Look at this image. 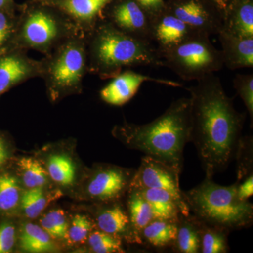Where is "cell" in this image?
<instances>
[{
	"mask_svg": "<svg viewBox=\"0 0 253 253\" xmlns=\"http://www.w3.org/2000/svg\"><path fill=\"white\" fill-rule=\"evenodd\" d=\"M236 192L239 199L249 201L253 194V176H249L244 180L236 181Z\"/></svg>",
	"mask_w": 253,
	"mask_h": 253,
	"instance_id": "d590c367",
	"label": "cell"
},
{
	"mask_svg": "<svg viewBox=\"0 0 253 253\" xmlns=\"http://www.w3.org/2000/svg\"><path fill=\"white\" fill-rule=\"evenodd\" d=\"M151 21L166 10L163 0H136Z\"/></svg>",
	"mask_w": 253,
	"mask_h": 253,
	"instance_id": "e575fe53",
	"label": "cell"
},
{
	"mask_svg": "<svg viewBox=\"0 0 253 253\" xmlns=\"http://www.w3.org/2000/svg\"><path fill=\"white\" fill-rule=\"evenodd\" d=\"M234 87L236 93L242 99L247 109L251 121V127L253 123V75L237 74L234 78Z\"/></svg>",
	"mask_w": 253,
	"mask_h": 253,
	"instance_id": "d6a6232c",
	"label": "cell"
},
{
	"mask_svg": "<svg viewBox=\"0 0 253 253\" xmlns=\"http://www.w3.org/2000/svg\"><path fill=\"white\" fill-rule=\"evenodd\" d=\"M138 189L151 206L154 219L177 221L181 214V210L172 195L163 189L150 188Z\"/></svg>",
	"mask_w": 253,
	"mask_h": 253,
	"instance_id": "ac0fdd59",
	"label": "cell"
},
{
	"mask_svg": "<svg viewBox=\"0 0 253 253\" xmlns=\"http://www.w3.org/2000/svg\"><path fill=\"white\" fill-rule=\"evenodd\" d=\"M126 211L130 221L131 230L136 244H141V233L151 221L154 220L151 206L141 191L135 187H130L127 193Z\"/></svg>",
	"mask_w": 253,
	"mask_h": 253,
	"instance_id": "e0dca14e",
	"label": "cell"
},
{
	"mask_svg": "<svg viewBox=\"0 0 253 253\" xmlns=\"http://www.w3.org/2000/svg\"><path fill=\"white\" fill-rule=\"evenodd\" d=\"M11 32V23L7 16L0 11V46L9 38Z\"/></svg>",
	"mask_w": 253,
	"mask_h": 253,
	"instance_id": "8d00e7d4",
	"label": "cell"
},
{
	"mask_svg": "<svg viewBox=\"0 0 253 253\" xmlns=\"http://www.w3.org/2000/svg\"><path fill=\"white\" fill-rule=\"evenodd\" d=\"M59 27L54 18L41 11H37L28 16L23 26L25 41L31 45L46 46L57 36Z\"/></svg>",
	"mask_w": 253,
	"mask_h": 253,
	"instance_id": "9a60e30c",
	"label": "cell"
},
{
	"mask_svg": "<svg viewBox=\"0 0 253 253\" xmlns=\"http://www.w3.org/2000/svg\"><path fill=\"white\" fill-rule=\"evenodd\" d=\"M237 162V182L253 176V139L252 136H241L235 155Z\"/></svg>",
	"mask_w": 253,
	"mask_h": 253,
	"instance_id": "f1b7e54d",
	"label": "cell"
},
{
	"mask_svg": "<svg viewBox=\"0 0 253 253\" xmlns=\"http://www.w3.org/2000/svg\"><path fill=\"white\" fill-rule=\"evenodd\" d=\"M111 17L115 27L120 31L153 42L151 20L136 0H126L118 4Z\"/></svg>",
	"mask_w": 253,
	"mask_h": 253,
	"instance_id": "30bf717a",
	"label": "cell"
},
{
	"mask_svg": "<svg viewBox=\"0 0 253 253\" xmlns=\"http://www.w3.org/2000/svg\"><path fill=\"white\" fill-rule=\"evenodd\" d=\"M145 82H153L173 87H182V84L176 82L150 77L141 73L127 71L116 76L101 91L100 94L101 99L107 104L113 106H122L137 93L141 84Z\"/></svg>",
	"mask_w": 253,
	"mask_h": 253,
	"instance_id": "9c48e42d",
	"label": "cell"
},
{
	"mask_svg": "<svg viewBox=\"0 0 253 253\" xmlns=\"http://www.w3.org/2000/svg\"><path fill=\"white\" fill-rule=\"evenodd\" d=\"M91 251L96 253H123L122 240L99 230H93L88 237Z\"/></svg>",
	"mask_w": 253,
	"mask_h": 253,
	"instance_id": "4dcf8cb0",
	"label": "cell"
},
{
	"mask_svg": "<svg viewBox=\"0 0 253 253\" xmlns=\"http://www.w3.org/2000/svg\"><path fill=\"white\" fill-rule=\"evenodd\" d=\"M106 204L107 206L100 208L96 214L98 229L122 241L126 240L129 244H136L126 208L123 207L118 201Z\"/></svg>",
	"mask_w": 253,
	"mask_h": 253,
	"instance_id": "5bb4252c",
	"label": "cell"
},
{
	"mask_svg": "<svg viewBox=\"0 0 253 253\" xmlns=\"http://www.w3.org/2000/svg\"><path fill=\"white\" fill-rule=\"evenodd\" d=\"M53 240L41 226L32 223L23 224L20 230V246L26 252H54L57 247Z\"/></svg>",
	"mask_w": 253,
	"mask_h": 253,
	"instance_id": "44dd1931",
	"label": "cell"
},
{
	"mask_svg": "<svg viewBox=\"0 0 253 253\" xmlns=\"http://www.w3.org/2000/svg\"><path fill=\"white\" fill-rule=\"evenodd\" d=\"M195 31L211 36L224 27V18L215 4L208 6L203 0H179L167 9Z\"/></svg>",
	"mask_w": 253,
	"mask_h": 253,
	"instance_id": "ba28073f",
	"label": "cell"
},
{
	"mask_svg": "<svg viewBox=\"0 0 253 253\" xmlns=\"http://www.w3.org/2000/svg\"><path fill=\"white\" fill-rule=\"evenodd\" d=\"M95 65L104 76L116 77L124 67H163L164 62L152 42L120 31L114 26L100 28L93 46Z\"/></svg>",
	"mask_w": 253,
	"mask_h": 253,
	"instance_id": "277c9868",
	"label": "cell"
},
{
	"mask_svg": "<svg viewBox=\"0 0 253 253\" xmlns=\"http://www.w3.org/2000/svg\"><path fill=\"white\" fill-rule=\"evenodd\" d=\"M188 88L191 100V142L206 176L224 172L235 158L246 113L238 112L220 79L208 75Z\"/></svg>",
	"mask_w": 253,
	"mask_h": 253,
	"instance_id": "6da1fadb",
	"label": "cell"
},
{
	"mask_svg": "<svg viewBox=\"0 0 253 253\" xmlns=\"http://www.w3.org/2000/svg\"><path fill=\"white\" fill-rule=\"evenodd\" d=\"M28 68L20 58L8 56L0 59V94L27 76Z\"/></svg>",
	"mask_w": 253,
	"mask_h": 253,
	"instance_id": "cb8c5ba5",
	"label": "cell"
},
{
	"mask_svg": "<svg viewBox=\"0 0 253 253\" xmlns=\"http://www.w3.org/2000/svg\"><path fill=\"white\" fill-rule=\"evenodd\" d=\"M47 204L48 199L42 187L33 188L23 193L20 208L26 217L35 219L45 209Z\"/></svg>",
	"mask_w": 253,
	"mask_h": 253,
	"instance_id": "f546056e",
	"label": "cell"
},
{
	"mask_svg": "<svg viewBox=\"0 0 253 253\" xmlns=\"http://www.w3.org/2000/svg\"><path fill=\"white\" fill-rule=\"evenodd\" d=\"M196 33L199 32L167 10L151 21L152 41L157 44L156 48L159 52L174 47Z\"/></svg>",
	"mask_w": 253,
	"mask_h": 253,
	"instance_id": "8fae6325",
	"label": "cell"
},
{
	"mask_svg": "<svg viewBox=\"0 0 253 253\" xmlns=\"http://www.w3.org/2000/svg\"><path fill=\"white\" fill-rule=\"evenodd\" d=\"M18 168L23 183L28 189L43 187L49 182L47 170L36 158H21L18 161Z\"/></svg>",
	"mask_w": 253,
	"mask_h": 253,
	"instance_id": "484cf974",
	"label": "cell"
},
{
	"mask_svg": "<svg viewBox=\"0 0 253 253\" xmlns=\"http://www.w3.org/2000/svg\"><path fill=\"white\" fill-rule=\"evenodd\" d=\"M84 67L83 50L76 45H68L54 61L51 68V78L56 85L71 87L79 83Z\"/></svg>",
	"mask_w": 253,
	"mask_h": 253,
	"instance_id": "4fadbf2b",
	"label": "cell"
},
{
	"mask_svg": "<svg viewBox=\"0 0 253 253\" xmlns=\"http://www.w3.org/2000/svg\"><path fill=\"white\" fill-rule=\"evenodd\" d=\"M179 175L175 169L154 158L144 156L136 170L131 186L137 189H163L169 193L177 201L181 214H190L189 206L179 186Z\"/></svg>",
	"mask_w": 253,
	"mask_h": 253,
	"instance_id": "8992f818",
	"label": "cell"
},
{
	"mask_svg": "<svg viewBox=\"0 0 253 253\" xmlns=\"http://www.w3.org/2000/svg\"><path fill=\"white\" fill-rule=\"evenodd\" d=\"M135 172L110 165L99 166L88 181L86 194L101 204L119 201L130 189Z\"/></svg>",
	"mask_w": 253,
	"mask_h": 253,
	"instance_id": "52a82bcc",
	"label": "cell"
},
{
	"mask_svg": "<svg viewBox=\"0 0 253 253\" xmlns=\"http://www.w3.org/2000/svg\"><path fill=\"white\" fill-rule=\"evenodd\" d=\"M183 193L190 213L210 225L229 232L252 225L253 204L239 199L235 183L221 186L206 176L199 185Z\"/></svg>",
	"mask_w": 253,
	"mask_h": 253,
	"instance_id": "3957f363",
	"label": "cell"
},
{
	"mask_svg": "<svg viewBox=\"0 0 253 253\" xmlns=\"http://www.w3.org/2000/svg\"><path fill=\"white\" fill-rule=\"evenodd\" d=\"M211 1L217 6L218 9L222 13L224 18L225 17L226 11L232 0H211Z\"/></svg>",
	"mask_w": 253,
	"mask_h": 253,
	"instance_id": "f35d334b",
	"label": "cell"
},
{
	"mask_svg": "<svg viewBox=\"0 0 253 253\" xmlns=\"http://www.w3.org/2000/svg\"><path fill=\"white\" fill-rule=\"evenodd\" d=\"M111 0H61V7L68 14L82 21L94 19Z\"/></svg>",
	"mask_w": 253,
	"mask_h": 253,
	"instance_id": "4316f807",
	"label": "cell"
},
{
	"mask_svg": "<svg viewBox=\"0 0 253 253\" xmlns=\"http://www.w3.org/2000/svg\"><path fill=\"white\" fill-rule=\"evenodd\" d=\"M9 156V148L4 139L0 136V168L7 162Z\"/></svg>",
	"mask_w": 253,
	"mask_h": 253,
	"instance_id": "74e56055",
	"label": "cell"
},
{
	"mask_svg": "<svg viewBox=\"0 0 253 253\" xmlns=\"http://www.w3.org/2000/svg\"><path fill=\"white\" fill-rule=\"evenodd\" d=\"M49 177L59 185H72L76 179V166L71 158L65 154H54L48 159Z\"/></svg>",
	"mask_w": 253,
	"mask_h": 253,
	"instance_id": "d4e9b609",
	"label": "cell"
},
{
	"mask_svg": "<svg viewBox=\"0 0 253 253\" xmlns=\"http://www.w3.org/2000/svg\"><path fill=\"white\" fill-rule=\"evenodd\" d=\"M176 224V238L172 246L174 252L201 253V234L197 219L191 213L188 216L180 214Z\"/></svg>",
	"mask_w": 253,
	"mask_h": 253,
	"instance_id": "d6986e66",
	"label": "cell"
},
{
	"mask_svg": "<svg viewBox=\"0 0 253 253\" xmlns=\"http://www.w3.org/2000/svg\"><path fill=\"white\" fill-rule=\"evenodd\" d=\"M94 228V223L87 216L76 214L68 228V241L73 244H84Z\"/></svg>",
	"mask_w": 253,
	"mask_h": 253,
	"instance_id": "1f68e13d",
	"label": "cell"
},
{
	"mask_svg": "<svg viewBox=\"0 0 253 253\" xmlns=\"http://www.w3.org/2000/svg\"><path fill=\"white\" fill-rule=\"evenodd\" d=\"M176 229V221L154 219L141 231V244L156 249L172 248Z\"/></svg>",
	"mask_w": 253,
	"mask_h": 253,
	"instance_id": "ffe728a7",
	"label": "cell"
},
{
	"mask_svg": "<svg viewBox=\"0 0 253 253\" xmlns=\"http://www.w3.org/2000/svg\"><path fill=\"white\" fill-rule=\"evenodd\" d=\"M222 29L236 36L253 38L252 0H232L226 11Z\"/></svg>",
	"mask_w": 253,
	"mask_h": 253,
	"instance_id": "2e32d148",
	"label": "cell"
},
{
	"mask_svg": "<svg viewBox=\"0 0 253 253\" xmlns=\"http://www.w3.org/2000/svg\"><path fill=\"white\" fill-rule=\"evenodd\" d=\"M191 100L180 98L152 122L126 124L115 134L128 147L141 151L181 174L184 151L191 142Z\"/></svg>",
	"mask_w": 253,
	"mask_h": 253,
	"instance_id": "7a4b0ae2",
	"label": "cell"
},
{
	"mask_svg": "<svg viewBox=\"0 0 253 253\" xmlns=\"http://www.w3.org/2000/svg\"><path fill=\"white\" fill-rule=\"evenodd\" d=\"M17 178L8 172L0 174V212L12 214L20 206L22 196Z\"/></svg>",
	"mask_w": 253,
	"mask_h": 253,
	"instance_id": "603a6c76",
	"label": "cell"
},
{
	"mask_svg": "<svg viewBox=\"0 0 253 253\" xmlns=\"http://www.w3.org/2000/svg\"><path fill=\"white\" fill-rule=\"evenodd\" d=\"M159 53L165 67L186 81H199L224 66L221 51L204 33H195L174 47Z\"/></svg>",
	"mask_w": 253,
	"mask_h": 253,
	"instance_id": "5b68a950",
	"label": "cell"
},
{
	"mask_svg": "<svg viewBox=\"0 0 253 253\" xmlns=\"http://www.w3.org/2000/svg\"><path fill=\"white\" fill-rule=\"evenodd\" d=\"M41 226L51 239L68 241L69 225L63 210H52L44 214L41 219Z\"/></svg>",
	"mask_w": 253,
	"mask_h": 253,
	"instance_id": "83f0119b",
	"label": "cell"
},
{
	"mask_svg": "<svg viewBox=\"0 0 253 253\" xmlns=\"http://www.w3.org/2000/svg\"><path fill=\"white\" fill-rule=\"evenodd\" d=\"M11 0H0V9L6 7L9 4Z\"/></svg>",
	"mask_w": 253,
	"mask_h": 253,
	"instance_id": "ab89813d",
	"label": "cell"
},
{
	"mask_svg": "<svg viewBox=\"0 0 253 253\" xmlns=\"http://www.w3.org/2000/svg\"><path fill=\"white\" fill-rule=\"evenodd\" d=\"M217 36L224 66L231 71L253 67V38L236 36L224 29Z\"/></svg>",
	"mask_w": 253,
	"mask_h": 253,
	"instance_id": "7c38bea8",
	"label": "cell"
},
{
	"mask_svg": "<svg viewBox=\"0 0 253 253\" xmlns=\"http://www.w3.org/2000/svg\"><path fill=\"white\" fill-rule=\"evenodd\" d=\"M16 241V227L9 221L0 224V253L11 252Z\"/></svg>",
	"mask_w": 253,
	"mask_h": 253,
	"instance_id": "836d02e7",
	"label": "cell"
},
{
	"mask_svg": "<svg viewBox=\"0 0 253 253\" xmlns=\"http://www.w3.org/2000/svg\"><path fill=\"white\" fill-rule=\"evenodd\" d=\"M197 220L201 234V253H229V231Z\"/></svg>",
	"mask_w": 253,
	"mask_h": 253,
	"instance_id": "7402d4cb",
	"label": "cell"
}]
</instances>
